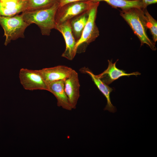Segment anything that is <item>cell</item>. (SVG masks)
Returning a JSON list of instances; mask_svg holds the SVG:
<instances>
[{
	"label": "cell",
	"mask_w": 157,
	"mask_h": 157,
	"mask_svg": "<svg viewBox=\"0 0 157 157\" xmlns=\"http://www.w3.org/2000/svg\"><path fill=\"white\" fill-rule=\"evenodd\" d=\"M145 8L134 7L122 10L120 15L138 38L141 46L146 44L151 50L155 51L156 49L155 43L150 39L147 33V28L144 13Z\"/></svg>",
	"instance_id": "1"
},
{
	"label": "cell",
	"mask_w": 157,
	"mask_h": 157,
	"mask_svg": "<svg viewBox=\"0 0 157 157\" xmlns=\"http://www.w3.org/2000/svg\"><path fill=\"white\" fill-rule=\"evenodd\" d=\"M59 7L57 3L51 7L45 9L22 12L24 20L29 25L34 23L40 28L42 35H49L51 30L55 28V17Z\"/></svg>",
	"instance_id": "2"
},
{
	"label": "cell",
	"mask_w": 157,
	"mask_h": 157,
	"mask_svg": "<svg viewBox=\"0 0 157 157\" xmlns=\"http://www.w3.org/2000/svg\"><path fill=\"white\" fill-rule=\"evenodd\" d=\"M0 24L4 31L5 46L11 40L24 38L25 30L30 25L24 20L21 14L11 17L0 15Z\"/></svg>",
	"instance_id": "3"
},
{
	"label": "cell",
	"mask_w": 157,
	"mask_h": 157,
	"mask_svg": "<svg viewBox=\"0 0 157 157\" xmlns=\"http://www.w3.org/2000/svg\"><path fill=\"white\" fill-rule=\"evenodd\" d=\"M99 2H94L89 10L88 18L80 39L76 42L75 50L78 51L85 50L87 46L94 41L99 35L95 20Z\"/></svg>",
	"instance_id": "4"
},
{
	"label": "cell",
	"mask_w": 157,
	"mask_h": 157,
	"mask_svg": "<svg viewBox=\"0 0 157 157\" xmlns=\"http://www.w3.org/2000/svg\"><path fill=\"white\" fill-rule=\"evenodd\" d=\"M93 3L90 0L81 1L69 3L59 7L55 17L56 25L69 20L87 11Z\"/></svg>",
	"instance_id": "5"
},
{
	"label": "cell",
	"mask_w": 157,
	"mask_h": 157,
	"mask_svg": "<svg viewBox=\"0 0 157 157\" xmlns=\"http://www.w3.org/2000/svg\"><path fill=\"white\" fill-rule=\"evenodd\" d=\"M21 84L26 90H48L47 85L38 70L22 68L19 71Z\"/></svg>",
	"instance_id": "6"
},
{
	"label": "cell",
	"mask_w": 157,
	"mask_h": 157,
	"mask_svg": "<svg viewBox=\"0 0 157 157\" xmlns=\"http://www.w3.org/2000/svg\"><path fill=\"white\" fill-rule=\"evenodd\" d=\"M55 29L62 34L65 41V49L62 56L68 60H72L77 53L75 50L76 41L72 31L69 21L56 24Z\"/></svg>",
	"instance_id": "7"
},
{
	"label": "cell",
	"mask_w": 157,
	"mask_h": 157,
	"mask_svg": "<svg viewBox=\"0 0 157 157\" xmlns=\"http://www.w3.org/2000/svg\"><path fill=\"white\" fill-rule=\"evenodd\" d=\"M65 89L72 109H75L80 97V84L78 73L72 70L64 81Z\"/></svg>",
	"instance_id": "8"
},
{
	"label": "cell",
	"mask_w": 157,
	"mask_h": 157,
	"mask_svg": "<svg viewBox=\"0 0 157 157\" xmlns=\"http://www.w3.org/2000/svg\"><path fill=\"white\" fill-rule=\"evenodd\" d=\"M48 91L55 96L58 107L68 110L72 109L66 94L63 80L53 81L47 84Z\"/></svg>",
	"instance_id": "9"
},
{
	"label": "cell",
	"mask_w": 157,
	"mask_h": 157,
	"mask_svg": "<svg viewBox=\"0 0 157 157\" xmlns=\"http://www.w3.org/2000/svg\"><path fill=\"white\" fill-rule=\"evenodd\" d=\"M73 69L62 65L39 70L47 84L53 81L65 80L69 75Z\"/></svg>",
	"instance_id": "10"
},
{
	"label": "cell",
	"mask_w": 157,
	"mask_h": 157,
	"mask_svg": "<svg viewBox=\"0 0 157 157\" xmlns=\"http://www.w3.org/2000/svg\"><path fill=\"white\" fill-rule=\"evenodd\" d=\"M80 71L83 73L88 74L91 77L95 84L106 97L107 104L104 110H108L112 113L116 112V108L112 104L110 98V94L113 90V89L103 82L97 76V75L94 74L88 68L83 67L80 69Z\"/></svg>",
	"instance_id": "11"
},
{
	"label": "cell",
	"mask_w": 157,
	"mask_h": 157,
	"mask_svg": "<svg viewBox=\"0 0 157 157\" xmlns=\"http://www.w3.org/2000/svg\"><path fill=\"white\" fill-rule=\"evenodd\" d=\"M118 60L113 63L112 60H108V64L107 69L101 74L97 75L99 78L107 85L122 76L131 75L137 76L140 74L138 72L127 73L124 70L117 68L116 66V63Z\"/></svg>",
	"instance_id": "12"
},
{
	"label": "cell",
	"mask_w": 157,
	"mask_h": 157,
	"mask_svg": "<svg viewBox=\"0 0 157 157\" xmlns=\"http://www.w3.org/2000/svg\"><path fill=\"white\" fill-rule=\"evenodd\" d=\"M27 0H0V15L11 17L26 9Z\"/></svg>",
	"instance_id": "13"
},
{
	"label": "cell",
	"mask_w": 157,
	"mask_h": 157,
	"mask_svg": "<svg viewBox=\"0 0 157 157\" xmlns=\"http://www.w3.org/2000/svg\"><path fill=\"white\" fill-rule=\"evenodd\" d=\"M89 10L69 20L72 31L76 42L80 38L88 21Z\"/></svg>",
	"instance_id": "14"
},
{
	"label": "cell",
	"mask_w": 157,
	"mask_h": 157,
	"mask_svg": "<svg viewBox=\"0 0 157 157\" xmlns=\"http://www.w3.org/2000/svg\"><path fill=\"white\" fill-rule=\"evenodd\" d=\"M94 2L103 1L115 8H120L124 10L131 8H147L142 0H90Z\"/></svg>",
	"instance_id": "15"
},
{
	"label": "cell",
	"mask_w": 157,
	"mask_h": 157,
	"mask_svg": "<svg viewBox=\"0 0 157 157\" xmlns=\"http://www.w3.org/2000/svg\"><path fill=\"white\" fill-rule=\"evenodd\" d=\"M58 2V0H27L25 11L49 8Z\"/></svg>",
	"instance_id": "16"
},
{
	"label": "cell",
	"mask_w": 157,
	"mask_h": 157,
	"mask_svg": "<svg viewBox=\"0 0 157 157\" xmlns=\"http://www.w3.org/2000/svg\"><path fill=\"white\" fill-rule=\"evenodd\" d=\"M144 13L147 29H149L152 35L153 41H157V22L149 13L147 8L144 10Z\"/></svg>",
	"instance_id": "17"
},
{
	"label": "cell",
	"mask_w": 157,
	"mask_h": 157,
	"mask_svg": "<svg viewBox=\"0 0 157 157\" xmlns=\"http://www.w3.org/2000/svg\"><path fill=\"white\" fill-rule=\"evenodd\" d=\"M89 0H58V3L59 4V7H60L69 3L81 1Z\"/></svg>",
	"instance_id": "18"
},
{
	"label": "cell",
	"mask_w": 157,
	"mask_h": 157,
	"mask_svg": "<svg viewBox=\"0 0 157 157\" xmlns=\"http://www.w3.org/2000/svg\"><path fill=\"white\" fill-rule=\"evenodd\" d=\"M146 8L149 5L157 3V0H142Z\"/></svg>",
	"instance_id": "19"
}]
</instances>
